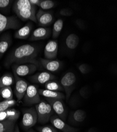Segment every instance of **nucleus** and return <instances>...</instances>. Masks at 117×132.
Returning <instances> with one entry per match:
<instances>
[{"mask_svg":"<svg viewBox=\"0 0 117 132\" xmlns=\"http://www.w3.org/2000/svg\"><path fill=\"white\" fill-rule=\"evenodd\" d=\"M39 52V48L33 44L26 43L21 45L11 52L6 58L5 65L30 63L38 66L37 60Z\"/></svg>","mask_w":117,"mask_h":132,"instance_id":"1","label":"nucleus"},{"mask_svg":"<svg viewBox=\"0 0 117 132\" xmlns=\"http://www.w3.org/2000/svg\"><path fill=\"white\" fill-rule=\"evenodd\" d=\"M13 11L17 17L23 21L30 20L37 23V6L31 4L29 0L15 1L13 6Z\"/></svg>","mask_w":117,"mask_h":132,"instance_id":"2","label":"nucleus"},{"mask_svg":"<svg viewBox=\"0 0 117 132\" xmlns=\"http://www.w3.org/2000/svg\"><path fill=\"white\" fill-rule=\"evenodd\" d=\"M35 108L38 114V122L42 124L48 123L55 113L51 105L46 100H41L35 105Z\"/></svg>","mask_w":117,"mask_h":132,"instance_id":"3","label":"nucleus"},{"mask_svg":"<svg viewBox=\"0 0 117 132\" xmlns=\"http://www.w3.org/2000/svg\"><path fill=\"white\" fill-rule=\"evenodd\" d=\"M38 122V114L35 107L23 110L22 126L25 130H29Z\"/></svg>","mask_w":117,"mask_h":132,"instance_id":"4","label":"nucleus"},{"mask_svg":"<svg viewBox=\"0 0 117 132\" xmlns=\"http://www.w3.org/2000/svg\"><path fill=\"white\" fill-rule=\"evenodd\" d=\"M77 78L76 75L72 72H68L64 75L60 81V84L62 86L66 94V98L68 100L71 93L74 88V84H76Z\"/></svg>","mask_w":117,"mask_h":132,"instance_id":"5","label":"nucleus"},{"mask_svg":"<svg viewBox=\"0 0 117 132\" xmlns=\"http://www.w3.org/2000/svg\"><path fill=\"white\" fill-rule=\"evenodd\" d=\"M41 101L39 89L37 86L34 85H29L23 98V101L26 105H36Z\"/></svg>","mask_w":117,"mask_h":132,"instance_id":"6","label":"nucleus"},{"mask_svg":"<svg viewBox=\"0 0 117 132\" xmlns=\"http://www.w3.org/2000/svg\"><path fill=\"white\" fill-rule=\"evenodd\" d=\"M13 65V74L17 75L19 77L32 74L36 71L38 68V65L30 63L14 64Z\"/></svg>","mask_w":117,"mask_h":132,"instance_id":"7","label":"nucleus"},{"mask_svg":"<svg viewBox=\"0 0 117 132\" xmlns=\"http://www.w3.org/2000/svg\"><path fill=\"white\" fill-rule=\"evenodd\" d=\"M21 26L19 21L15 16H7L0 13V34L9 29H16Z\"/></svg>","mask_w":117,"mask_h":132,"instance_id":"8","label":"nucleus"},{"mask_svg":"<svg viewBox=\"0 0 117 132\" xmlns=\"http://www.w3.org/2000/svg\"><path fill=\"white\" fill-rule=\"evenodd\" d=\"M46 101L51 105L54 112L60 118L65 121L67 116V109L63 100L58 99H46Z\"/></svg>","mask_w":117,"mask_h":132,"instance_id":"9","label":"nucleus"},{"mask_svg":"<svg viewBox=\"0 0 117 132\" xmlns=\"http://www.w3.org/2000/svg\"><path fill=\"white\" fill-rule=\"evenodd\" d=\"M50 121L56 128L62 132H77L78 131V129L67 124L65 121L56 114L51 117Z\"/></svg>","mask_w":117,"mask_h":132,"instance_id":"10","label":"nucleus"},{"mask_svg":"<svg viewBox=\"0 0 117 132\" xmlns=\"http://www.w3.org/2000/svg\"><path fill=\"white\" fill-rule=\"evenodd\" d=\"M15 81L14 92L18 101L23 100L26 93L28 84L24 79L21 78L17 75L13 74Z\"/></svg>","mask_w":117,"mask_h":132,"instance_id":"11","label":"nucleus"},{"mask_svg":"<svg viewBox=\"0 0 117 132\" xmlns=\"http://www.w3.org/2000/svg\"><path fill=\"white\" fill-rule=\"evenodd\" d=\"M37 23L42 27H46L52 23L54 21L53 14L48 11L39 9L36 14Z\"/></svg>","mask_w":117,"mask_h":132,"instance_id":"12","label":"nucleus"},{"mask_svg":"<svg viewBox=\"0 0 117 132\" xmlns=\"http://www.w3.org/2000/svg\"><path fill=\"white\" fill-rule=\"evenodd\" d=\"M55 78V75L47 71L38 72L29 77L31 82L40 84H45L49 81L53 80Z\"/></svg>","mask_w":117,"mask_h":132,"instance_id":"13","label":"nucleus"},{"mask_svg":"<svg viewBox=\"0 0 117 132\" xmlns=\"http://www.w3.org/2000/svg\"><path fill=\"white\" fill-rule=\"evenodd\" d=\"M58 51V43L56 40H50L44 48V54L45 59L54 60L57 58Z\"/></svg>","mask_w":117,"mask_h":132,"instance_id":"14","label":"nucleus"},{"mask_svg":"<svg viewBox=\"0 0 117 132\" xmlns=\"http://www.w3.org/2000/svg\"><path fill=\"white\" fill-rule=\"evenodd\" d=\"M52 31L51 29L46 27H39L34 30L30 37V40L37 41L47 39L50 37Z\"/></svg>","mask_w":117,"mask_h":132,"instance_id":"15","label":"nucleus"},{"mask_svg":"<svg viewBox=\"0 0 117 132\" xmlns=\"http://www.w3.org/2000/svg\"><path fill=\"white\" fill-rule=\"evenodd\" d=\"M20 115V112L14 108H10L0 113V122L5 120L16 122Z\"/></svg>","mask_w":117,"mask_h":132,"instance_id":"16","label":"nucleus"},{"mask_svg":"<svg viewBox=\"0 0 117 132\" xmlns=\"http://www.w3.org/2000/svg\"><path fill=\"white\" fill-rule=\"evenodd\" d=\"M40 62L44 69L51 72L58 71L62 65L61 62L57 60H48L45 58H40Z\"/></svg>","mask_w":117,"mask_h":132,"instance_id":"17","label":"nucleus"},{"mask_svg":"<svg viewBox=\"0 0 117 132\" xmlns=\"http://www.w3.org/2000/svg\"><path fill=\"white\" fill-rule=\"evenodd\" d=\"M33 27V23L30 22L23 27L17 30L14 34V37L18 39H26L31 35Z\"/></svg>","mask_w":117,"mask_h":132,"instance_id":"18","label":"nucleus"},{"mask_svg":"<svg viewBox=\"0 0 117 132\" xmlns=\"http://www.w3.org/2000/svg\"><path fill=\"white\" fill-rule=\"evenodd\" d=\"M86 118V113L83 110L78 109L71 113L69 117V122L73 125L82 123Z\"/></svg>","mask_w":117,"mask_h":132,"instance_id":"19","label":"nucleus"},{"mask_svg":"<svg viewBox=\"0 0 117 132\" xmlns=\"http://www.w3.org/2000/svg\"><path fill=\"white\" fill-rule=\"evenodd\" d=\"M39 93L40 96H43L46 99H58L63 100L65 98V96L60 92L52 91L46 89H39Z\"/></svg>","mask_w":117,"mask_h":132,"instance_id":"20","label":"nucleus"},{"mask_svg":"<svg viewBox=\"0 0 117 132\" xmlns=\"http://www.w3.org/2000/svg\"><path fill=\"white\" fill-rule=\"evenodd\" d=\"M11 37L7 34H4L0 38V58L8 50L12 43Z\"/></svg>","mask_w":117,"mask_h":132,"instance_id":"21","label":"nucleus"},{"mask_svg":"<svg viewBox=\"0 0 117 132\" xmlns=\"http://www.w3.org/2000/svg\"><path fill=\"white\" fill-rule=\"evenodd\" d=\"M14 76L10 73H6L0 77V88L4 87L11 86L13 84Z\"/></svg>","mask_w":117,"mask_h":132,"instance_id":"22","label":"nucleus"},{"mask_svg":"<svg viewBox=\"0 0 117 132\" xmlns=\"http://www.w3.org/2000/svg\"><path fill=\"white\" fill-rule=\"evenodd\" d=\"M16 125V122L14 121L0 122V132H14Z\"/></svg>","mask_w":117,"mask_h":132,"instance_id":"23","label":"nucleus"},{"mask_svg":"<svg viewBox=\"0 0 117 132\" xmlns=\"http://www.w3.org/2000/svg\"><path fill=\"white\" fill-rule=\"evenodd\" d=\"M79 42V38L76 34H70L66 38V44L67 47L70 49H76Z\"/></svg>","mask_w":117,"mask_h":132,"instance_id":"24","label":"nucleus"},{"mask_svg":"<svg viewBox=\"0 0 117 132\" xmlns=\"http://www.w3.org/2000/svg\"><path fill=\"white\" fill-rule=\"evenodd\" d=\"M63 21L62 19L57 20L53 26L52 31V38L53 39H57L60 35V33L63 29Z\"/></svg>","mask_w":117,"mask_h":132,"instance_id":"25","label":"nucleus"},{"mask_svg":"<svg viewBox=\"0 0 117 132\" xmlns=\"http://www.w3.org/2000/svg\"><path fill=\"white\" fill-rule=\"evenodd\" d=\"M0 95L4 100H12L13 94L11 86H6L1 88H0Z\"/></svg>","mask_w":117,"mask_h":132,"instance_id":"26","label":"nucleus"},{"mask_svg":"<svg viewBox=\"0 0 117 132\" xmlns=\"http://www.w3.org/2000/svg\"><path fill=\"white\" fill-rule=\"evenodd\" d=\"M44 88L46 89L56 91V92H62L64 89L60 83L54 80H51L44 84Z\"/></svg>","mask_w":117,"mask_h":132,"instance_id":"27","label":"nucleus"},{"mask_svg":"<svg viewBox=\"0 0 117 132\" xmlns=\"http://www.w3.org/2000/svg\"><path fill=\"white\" fill-rule=\"evenodd\" d=\"M16 104L15 100H4L0 102V113L5 111V110L13 107Z\"/></svg>","mask_w":117,"mask_h":132,"instance_id":"28","label":"nucleus"},{"mask_svg":"<svg viewBox=\"0 0 117 132\" xmlns=\"http://www.w3.org/2000/svg\"><path fill=\"white\" fill-rule=\"evenodd\" d=\"M55 5V2L51 1V0H42L40 3L39 6L42 10H50L52 7H53Z\"/></svg>","mask_w":117,"mask_h":132,"instance_id":"29","label":"nucleus"},{"mask_svg":"<svg viewBox=\"0 0 117 132\" xmlns=\"http://www.w3.org/2000/svg\"><path fill=\"white\" fill-rule=\"evenodd\" d=\"M39 132H58L57 128L51 125H45L37 127Z\"/></svg>","mask_w":117,"mask_h":132,"instance_id":"30","label":"nucleus"},{"mask_svg":"<svg viewBox=\"0 0 117 132\" xmlns=\"http://www.w3.org/2000/svg\"><path fill=\"white\" fill-rule=\"evenodd\" d=\"M13 1L11 0H0V11L6 10Z\"/></svg>","mask_w":117,"mask_h":132,"instance_id":"31","label":"nucleus"},{"mask_svg":"<svg viewBox=\"0 0 117 132\" xmlns=\"http://www.w3.org/2000/svg\"><path fill=\"white\" fill-rule=\"evenodd\" d=\"M79 71L83 74H87L89 71V65L86 64H81L79 66Z\"/></svg>","mask_w":117,"mask_h":132,"instance_id":"32","label":"nucleus"},{"mask_svg":"<svg viewBox=\"0 0 117 132\" xmlns=\"http://www.w3.org/2000/svg\"><path fill=\"white\" fill-rule=\"evenodd\" d=\"M60 14L61 15L65 16H71L72 14V11L68 9H64L61 10L60 11Z\"/></svg>","mask_w":117,"mask_h":132,"instance_id":"33","label":"nucleus"},{"mask_svg":"<svg viewBox=\"0 0 117 132\" xmlns=\"http://www.w3.org/2000/svg\"><path fill=\"white\" fill-rule=\"evenodd\" d=\"M41 1V0H29V1L31 3V4H32L33 5H35L36 6H39Z\"/></svg>","mask_w":117,"mask_h":132,"instance_id":"34","label":"nucleus"},{"mask_svg":"<svg viewBox=\"0 0 117 132\" xmlns=\"http://www.w3.org/2000/svg\"><path fill=\"white\" fill-rule=\"evenodd\" d=\"M14 132H20L19 128L17 125H16V126H15V130H14Z\"/></svg>","mask_w":117,"mask_h":132,"instance_id":"35","label":"nucleus"},{"mask_svg":"<svg viewBox=\"0 0 117 132\" xmlns=\"http://www.w3.org/2000/svg\"><path fill=\"white\" fill-rule=\"evenodd\" d=\"M27 132H35L34 130H33V129H30Z\"/></svg>","mask_w":117,"mask_h":132,"instance_id":"36","label":"nucleus"},{"mask_svg":"<svg viewBox=\"0 0 117 132\" xmlns=\"http://www.w3.org/2000/svg\"><path fill=\"white\" fill-rule=\"evenodd\" d=\"M89 132H95L93 129H90L89 130Z\"/></svg>","mask_w":117,"mask_h":132,"instance_id":"37","label":"nucleus"},{"mask_svg":"<svg viewBox=\"0 0 117 132\" xmlns=\"http://www.w3.org/2000/svg\"><path fill=\"white\" fill-rule=\"evenodd\" d=\"M1 98H2V97H1V95H0V101H1Z\"/></svg>","mask_w":117,"mask_h":132,"instance_id":"38","label":"nucleus"}]
</instances>
